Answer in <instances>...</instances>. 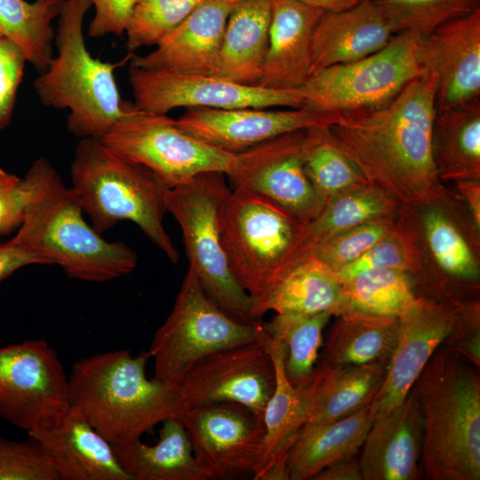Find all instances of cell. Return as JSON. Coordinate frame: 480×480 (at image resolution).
<instances>
[{
  "label": "cell",
  "instance_id": "cb8c5ba5",
  "mask_svg": "<svg viewBox=\"0 0 480 480\" xmlns=\"http://www.w3.org/2000/svg\"><path fill=\"white\" fill-rule=\"evenodd\" d=\"M395 35L390 22L370 0L324 12L312 36L310 76L367 57L385 47Z\"/></svg>",
  "mask_w": 480,
  "mask_h": 480
},
{
  "label": "cell",
  "instance_id": "7c38bea8",
  "mask_svg": "<svg viewBox=\"0 0 480 480\" xmlns=\"http://www.w3.org/2000/svg\"><path fill=\"white\" fill-rule=\"evenodd\" d=\"M70 407L68 375L43 340L0 348V416L29 433Z\"/></svg>",
  "mask_w": 480,
  "mask_h": 480
},
{
  "label": "cell",
  "instance_id": "ffe728a7",
  "mask_svg": "<svg viewBox=\"0 0 480 480\" xmlns=\"http://www.w3.org/2000/svg\"><path fill=\"white\" fill-rule=\"evenodd\" d=\"M28 436L41 444L59 480H132L112 444L71 405Z\"/></svg>",
  "mask_w": 480,
  "mask_h": 480
},
{
  "label": "cell",
  "instance_id": "4dcf8cb0",
  "mask_svg": "<svg viewBox=\"0 0 480 480\" xmlns=\"http://www.w3.org/2000/svg\"><path fill=\"white\" fill-rule=\"evenodd\" d=\"M353 310L335 271L310 256L297 264L280 282L258 311L339 316Z\"/></svg>",
  "mask_w": 480,
  "mask_h": 480
},
{
  "label": "cell",
  "instance_id": "ac0fdd59",
  "mask_svg": "<svg viewBox=\"0 0 480 480\" xmlns=\"http://www.w3.org/2000/svg\"><path fill=\"white\" fill-rule=\"evenodd\" d=\"M418 56L436 77V112L480 98V9L419 37Z\"/></svg>",
  "mask_w": 480,
  "mask_h": 480
},
{
  "label": "cell",
  "instance_id": "816d5d0a",
  "mask_svg": "<svg viewBox=\"0 0 480 480\" xmlns=\"http://www.w3.org/2000/svg\"><path fill=\"white\" fill-rule=\"evenodd\" d=\"M324 12H337L350 8L362 0H294Z\"/></svg>",
  "mask_w": 480,
  "mask_h": 480
},
{
  "label": "cell",
  "instance_id": "60d3db41",
  "mask_svg": "<svg viewBox=\"0 0 480 480\" xmlns=\"http://www.w3.org/2000/svg\"><path fill=\"white\" fill-rule=\"evenodd\" d=\"M202 0H141L136 3L125 33L130 54L156 45L177 28Z\"/></svg>",
  "mask_w": 480,
  "mask_h": 480
},
{
  "label": "cell",
  "instance_id": "9a60e30c",
  "mask_svg": "<svg viewBox=\"0 0 480 480\" xmlns=\"http://www.w3.org/2000/svg\"><path fill=\"white\" fill-rule=\"evenodd\" d=\"M305 130L288 132L236 154L227 174L231 188L261 196L309 222L326 202L317 194L304 170Z\"/></svg>",
  "mask_w": 480,
  "mask_h": 480
},
{
  "label": "cell",
  "instance_id": "5b68a950",
  "mask_svg": "<svg viewBox=\"0 0 480 480\" xmlns=\"http://www.w3.org/2000/svg\"><path fill=\"white\" fill-rule=\"evenodd\" d=\"M220 244L228 268L253 302V316L284 277L307 259L306 222L272 201L231 188L219 211Z\"/></svg>",
  "mask_w": 480,
  "mask_h": 480
},
{
  "label": "cell",
  "instance_id": "4fadbf2b",
  "mask_svg": "<svg viewBox=\"0 0 480 480\" xmlns=\"http://www.w3.org/2000/svg\"><path fill=\"white\" fill-rule=\"evenodd\" d=\"M134 105L140 110L167 114L177 108H287L303 105L300 90H272L246 85L212 74L182 73L130 66Z\"/></svg>",
  "mask_w": 480,
  "mask_h": 480
},
{
  "label": "cell",
  "instance_id": "8fae6325",
  "mask_svg": "<svg viewBox=\"0 0 480 480\" xmlns=\"http://www.w3.org/2000/svg\"><path fill=\"white\" fill-rule=\"evenodd\" d=\"M124 107V114L100 140L150 170L169 188L203 172L227 175L234 168L236 154L188 134L167 114L143 111L125 100Z\"/></svg>",
  "mask_w": 480,
  "mask_h": 480
},
{
  "label": "cell",
  "instance_id": "f1b7e54d",
  "mask_svg": "<svg viewBox=\"0 0 480 480\" xmlns=\"http://www.w3.org/2000/svg\"><path fill=\"white\" fill-rule=\"evenodd\" d=\"M399 335V318L350 310L336 316L316 364L389 365Z\"/></svg>",
  "mask_w": 480,
  "mask_h": 480
},
{
  "label": "cell",
  "instance_id": "5bb4252c",
  "mask_svg": "<svg viewBox=\"0 0 480 480\" xmlns=\"http://www.w3.org/2000/svg\"><path fill=\"white\" fill-rule=\"evenodd\" d=\"M275 384L272 358L257 338L204 356L186 373L177 390L182 411L232 402L263 414Z\"/></svg>",
  "mask_w": 480,
  "mask_h": 480
},
{
  "label": "cell",
  "instance_id": "ee69618b",
  "mask_svg": "<svg viewBox=\"0 0 480 480\" xmlns=\"http://www.w3.org/2000/svg\"><path fill=\"white\" fill-rule=\"evenodd\" d=\"M26 62L22 51L0 35V129L5 128L12 119Z\"/></svg>",
  "mask_w": 480,
  "mask_h": 480
},
{
  "label": "cell",
  "instance_id": "277c9868",
  "mask_svg": "<svg viewBox=\"0 0 480 480\" xmlns=\"http://www.w3.org/2000/svg\"><path fill=\"white\" fill-rule=\"evenodd\" d=\"M149 358L127 349L99 353L76 362L68 376L70 405L114 448L182 412L177 387L148 378Z\"/></svg>",
  "mask_w": 480,
  "mask_h": 480
},
{
  "label": "cell",
  "instance_id": "f5cc1de1",
  "mask_svg": "<svg viewBox=\"0 0 480 480\" xmlns=\"http://www.w3.org/2000/svg\"><path fill=\"white\" fill-rule=\"evenodd\" d=\"M139 1H141V0H136V3L139 2Z\"/></svg>",
  "mask_w": 480,
  "mask_h": 480
},
{
  "label": "cell",
  "instance_id": "836d02e7",
  "mask_svg": "<svg viewBox=\"0 0 480 480\" xmlns=\"http://www.w3.org/2000/svg\"><path fill=\"white\" fill-rule=\"evenodd\" d=\"M63 0H0V35L14 43L28 62L44 72L53 57L57 19Z\"/></svg>",
  "mask_w": 480,
  "mask_h": 480
},
{
  "label": "cell",
  "instance_id": "f6af8a7d",
  "mask_svg": "<svg viewBox=\"0 0 480 480\" xmlns=\"http://www.w3.org/2000/svg\"><path fill=\"white\" fill-rule=\"evenodd\" d=\"M479 323L478 301L466 300L455 328L444 342L478 369L480 366Z\"/></svg>",
  "mask_w": 480,
  "mask_h": 480
},
{
  "label": "cell",
  "instance_id": "44dd1931",
  "mask_svg": "<svg viewBox=\"0 0 480 480\" xmlns=\"http://www.w3.org/2000/svg\"><path fill=\"white\" fill-rule=\"evenodd\" d=\"M423 419L412 389L398 405L377 413L358 457L363 480H418Z\"/></svg>",
  "mask_w": 480,
  "mask_h": 480
},
{
  "label": "cell",
  "instance_id": "30bf717a",
  "mask_svg": "<svg viewBox=\"0 0 480 480\" xmlns=\"http://www.w3.org/2000/svg\"><path fill=\"white\" fill-rule=\"evenodd\" d=\"M419 37L398 33L381 50L361 60L326 68L300 89L302 107L323 116L381 107L425 72Z\"/></svg>",
  "mask_w": 480,
  "mask_h": 480
},
{
  "label": "cell",
  "instance_id": "6da1fadb",
  "mask_svg": "<svg viewBox=\"0 0 480 480\" xmlns=\"http://www.w3.org/2000/svg\"><path fill=\"white\" fill-rule=\"evenodd\" d=\"M436 77L427 71L388 103L334 115L329 131L366 180L408 206L451 207L433 157Z\"/></svg>",
  "mask_w": 480,
  "mask_h": 480
},
{
  "label": "cell",
  "instance_id": "1f68e13d",
  "mask_svg": "<svg viewBox=\"0 0 480 480\" xmlns=\"http://www.w3.org/2000/svg\"><path fill=\"white\" fill-rule=\"evenodd\" d=\"M432 145L440 180H480V98L436 112Z\"/></svg>",
  "mask_w": 480,
  "mask_h": 480
},
{
  "label": "cell",
  "instance_id": "f546056e",
  "mask_svg": "<svg viewBox=\"0 0 480 480\" xmlns=\"http://www.w3.org/2000/svg\"><path fill=\"white\" fill-rule=\"evenodd\" d=\"M114 450L132 480L214 479L196 459L187 430L178 417L162 422L155 444H146L140 439Z\"/></svg>",
  "mask_w": 480,
  "mask_h": 480
},
{
  "label": "cell",
  "instance_id": "7a4b0ae2",
  "mask_svg": "<svg viewBox=\"0 0 480 480\" xmlns=\"http://www.w3.org/2000/svg\"><path fill=\"white\" fill-rule=\"evenodd\" d=\"M21 190L22 221L11 238L16 244L82 281L108 282L134 270L137 253L123 242L107 241L85 221L76 193L46 158L32 164Z\"/></svg>",
  "mask_w": 480,
  "mask_h": 480
},
{
  "label": "cell",
  "instance_id": "681fc988",
  "mask_svg": "<svg viewBox=\"0 0 480 480\" xmlns=\"http://www.w3.org/2000/svg\"><path fill=\"white\" fill-rule=\"evenodd\" d=\"M313 480H363L359 459L356 455L335 462L318 472Z\"/></svg>",
  "mask_w": 480,
  "mask_h": 480
},
{
  "label": "cell",
  "instance_id": "52a82bcc",
  "mask_svg": "<svg viewBox=\"0 0 480 480\" xmlns=\"http://www.w3.org/2000/svg\"><path fill=\"white\" fill-rule=\"evenodd\" d=\"M88 0H63L57 17V54L34 80L44 107L68 109L67 128L81 138L100 140L124 114L114 70L118 64L93 58L84 36Z\"/></svg>",
  "mask_w": 480,
  "mask_h": 480
},
{
  "label": "cell",
  "instance_id": "83f0119b",
  "mask_svg": "<svg viewBox=\"0 0 480 480\" xmlns=\"http://www.w3.org/2000/svg\"><path fill=\"white\" fill-rule=\"evenodd\" d=\"M271 0H241L232 10L212 75L246 85H257L266 59Z\"/></svg>",
  "mask_w": 480,
  "mask_h": 480
},
{
  "label": "cell",
  "instance_id": "8d00e7d4",
  "mask_svg": "<svg viewBox=\"0 0 480 480\" xmlns=\"http://www.w3.org/2000/svg\"><path fill=\"white\" fill-rule=\"evenodd\" d=\"M303 162L307 177L325 202L369 183L354 162L337 146L329 126L305 129Z\"/></svg>",
  "mask_w": 480,
  "mask_h": 480
},
{
  "label": "cell",
  "instance_id": "7dc6e473",
  "mask_svg": "<svg viewBox=\"0 0 480 480\" xmlns=\"http://www.w3.org/2000/svg\"><path fill=\"white\" fill-rule=\"evenodd\" d=\"M22 217L21 178L0 168V236L17 230Z\"/></svg>",
  "mask_w": 480,
  "mask_h": 480
},
{
  "label": "cell",
  "instance_id": "484cf974",
  "mask_svg": "<svg viewBox=\"0 0 480 480\" xmlns=\"http://www.w3.org/2000/svg\"><path fill=\"white\" fill-rule=\"evenodd\" d=\"M376 416L372 403L336 420L306 422L286 460L288 480H308L326 467L356 456Z\"/></svg>",
  "mask_w": 480,
  "mask_h": 480
},
{
  "label": "cell",
  "instance_id": "f907efd6",
  "mask_svg": "<svg viewBox=\"0 0 480 480\" xmlns=\"http://www.w3.org/2000/svg\"><path fill=\"white\" fill-rule=\"evenodd\" d=\"M461 197L469 207L476 233L480 228V180H464L455 181Z\"/></svg>",
  "mask_w": 480,
  "mask_h": 480
},
{
  "label": "cell",
  "instance_id": "bcb514c9",
  "mask_svg": "<svg viewBox=\"0 0 480 480\" xmlns=\"http://www.w3.org/2000/svg\"><path fill=\"white\" fill-rule=\"evenodd\" d=\"M94 14L89 24L92 37L121 36L125 32L136 0H88Z\"/></svg>",
  "mask_w": 480,
  "mask_h": 480
},
{
  "label": "cell",
  "instance_id": "4316f807",
  "mask_svg": "<svg viewBox=\"0 0 480 480\" xmlns=\"http://www.w3.org/2000/svg\"><path fill=\"white\" fill-rule=\"evenodd\" d=\"M388 365L316 364L302 394L307 422L339 420L370 404L380 390Z\"/></svg>",
  "mask_w": 480,
  "mask_h": 480
},
{
  "label": "cell",
  "instance_id": "b9f144b4",
  "mask_svg": "<svg viewBox=\"0 0 480 480\" xmlns=\"http://www.w3.org/2000/svg\"><path fill=\"white\" fill-rule=\"evenodd\" d=\"M396 220L372 221L343 230L318 244L312 256L337 271L359 258L385 236Z\"/></svg>",
  "mask_w": 480,
  "mask_h": 480
},
{
  "label": "cell",
  "instance_id": "d4e9b609",
  "mask_svg": "<svg viewBox=\"0 0 480 480\" xmlns=\"http://www.w3.org/2000/svg\"><path fill=\"white\" fill-rule=\"evenodd\" d=\"M257 338L269 353L276 373V384L264 412L265 433L253 472L255 480H288L285 465L288 452L307 415L301 391L293 387L284 372V348L262 328Z\"/></svg>",
  "mask_w": 480,
  "mask_h": 480
},
{
  "label": "cell",
  "instance_id": "8992f818",
  "mask_svg": "<svg viewBox=\"0 0 480 480\" xmlns=\"http://www.w3.org/2000/svg\"><path fill=\"white\" fill-rule=\"evenodd\" d=\"M70 172L71 188L99 234L120 221H132L171 262L179 261V252L164 227L170 188L154 172L94 138L80 139Z\"/></svg>",
  "mask_w": 480,
  "mask_h": 480
},
{
  "label": "cell",
  "instance_id": "f35d334b",
  "mask_svg": "<svg viewBox=\"0 0 480 480\" xmlns=\"http://www.w3.org/2000/svg\"><path fill=\"white\" fill-rule=\"evenodd\" d=\"M396 34L424 37L440 25L480 9V0H370Z\"/></svg>",
  "mask_w": 480,
  "mask_h": 480
},
{
  "label": "cell",
  "instance_id": "9c48e42d",
  "mask_svg": "<svg viewBox=\"0 0 480 480\" xmlns=\"http://www.w3.org/2000/svg\"><path fill=\"white\" fill-rule=\"evenodd\" d=\"M260 322H240L222 311L188 267L173 308L156 332L148 352L154 361L153 379L177 387L204 356L256 340Z\"/></svg>",
  "mask_w": 480,
  "mask_h": 480
},
{
  "label": "cell",
  "instance_id": "d590c367",
  "mask_svg": "<svg viewBox=\"0 0 480 480\" xmlns=\"http://www.w3.org/2000/svg\"><path fill=\"white\" fill-rule=\"evenodd\" d=\"M423 207L422 231L427 247L424 251L448 283L478 290L479 266L467 240L443 208Z\"/></svg>",
  "mask_w": 480,
  "mask_h": 480
},
{
  "label": "cell",
  "instance_id": "74e56055",
  "mask_svg": "<svg viewBox=\"0 0 480 480\" xmlns=\"http://www.w3.org/2000/svg\"><path fill=\"white\" fill-rule=\"evenodd\" d=\"M353 310L399 318L418 300L410 275L394 268L361 271L342 282Z\"/></svg>",
  "mask_w": 480,
  "mask_h": 480
},
{
  "label": "cell",
  "instance_id": "7402d4cb",
  "mask_svg": "<svg viewBox=\"0 0 480 480\" xmlns=\"http://www.w3.org/2000/svg\"><path fill=\"white\" fill-rule=\"evenodd\" d=\"M241 0H202L188 17L147 55L131 56L141 68L213 73L229 15Z\"/></svg>",
  "mask_w": 480,
  "mask_h": 480
},
{
  "label": "cell",
  "instance_id": "3957f363",
  "mask_svg": "<svg viewBox=\"0 0 480 480\" xmlns=\"http://www.w3.org/2000/svg\"><path fill=\"white\" fill-rule=\"evenodd\" d=\"M412 389L423 419L422 476L428 480H479V369L442 344Z\"/></svg>",
  "mask_w": 480,
  "mask_h": 480
},
{
  "label": "cell",
  "instance_id": "d6a6232c",
  "mask_svg": "<svg viewBox=\"0 0 480 480\" xmlns=\"http://www.w3.org/2000/svg\"><path fill=\"white\" fill-rule=\"evenodd\" d=\"M400 206L395 197L370 183L332 197L319 215L306 226V257L312 256L318 244L343 230L367 222L396 220Z\"/></svg>",
  "mask_w": 480,
  "mask_h": 480
},
{
  "label": "cell",
  "instance_id": "ba28073f",
  "mask_svg": "<svg viewBox=\"0 0 480 480\" xmlns=\"http://www.w3.org/2000/svg\"><path fill=\"white\" fill-rule=\"evenodd\" d=\"M231 188L226 174L207 172L170 188L165 205L178 222L189 267L208 297L226 314L244 323H256L253 302L231 274L219 231V211Z\"/></svg>",
  "mask_w": 480,
  "mask_h": 480
},
{
  "label": "cell",
  "instance_id": "e0dca14e",
  "mask_svg": "<svg viewBox=\"0 0 480 480\" xmlns=\"http://www.w3.org/2000/svg\"><path fill=\"white\" fill-rule=\"evenodd\" d=\"M464 301L419 297L399 317V335L384 381L372 402L377 413L402 403L436 348L455 328Z\"/></svg>",
  "mask_w": 480,
  "mask_h": 480
},
{
  "label": "cell",
  "instance_id": "d6986e66",
  "mask_svg": "<svg viewBox=\"0 0 480 480\" xmlns=\"http://www.w3.org/2000/svg\"><path fill=\"white\" fill-rule=\"evenodd\" d=\"M176 121L188 134L217 148L236 154L269 139L313 126H330L333 117L301 107L269 108H191Z\"/></svg>",
  "mask_w": 480,
  "mask_h": 480
},
{
  "label": "cell",
  "instance_id": "603a6c76",
  "mask_svg": "<svg viewBox=\"0 0 480 480\" xmlns=\"http://www.w3.org/2000/svg\"><path fill=\"white\" fill-rule=\"evenodd\" d=\"M324 11L294 0H271L268 48L257 85L300 90L310 76L314 29Z\"/></svg>",
  "mask_w": 480,
  "mask_h": 480
},
{
  "label": "cell",
  "instance_id": "2e32d148",
  "mask_svg": "<svg viewBox=\"0 0 480 480\" xmlns=\"http://www.w3.org/2000/svg\"><path fill=\"white\" fill-rule=\"evenodd\" d=\"M194 453L214 479L252 474L265 433L263 414L232 402L206 404L182 411Z\"/></svg>",
  "mask_w": 480,
  "mask_h": 480
},
{
  "label": "cell",
  "instance_id": "ab89813d",
  "mask_svg": "<svg viewBox=\"0 0 480 480\" xmlns=\"http://www.w3.org/2000/svg\"><path fill=\"white\" fill-rule=\"evenodd\" d=\"M421 266L419 233L404 218L396 220L392 229L368 251L351 263L335 271L339 279L346 281L357 273L375 268H394L418 274Z\"/></svg>",
  "mask_w": 480,
  "mask_h": 480
},
{
  "label": "cell",
  "instance_id": "7bdbcfd3",
  "mask_svg": "<svg viewBox=\"0 0 480 480\" xmlns=\"http://www.w3.org/2000/svg\"><path fill=\"white\" fill-rule=\"evenodd\" d=\"M0 480H59L41 444L0 437Z\"/></svg>",
  "mask_w": 480,
  "mask_h": 480
},
{
  "label": "cell",
  "instance_id": "e575fe53",
  "mask_svg": "<svg viewBox=\"0 0 480 480\" xmlns=\"http://www.w3.org/2000/svg\"><path fill=\"white\" fill-rule=\"evenodd\" d=\"M328 312L316 314L276 313L263 330L284 348V366L287 379L298 389L309 382L331 317Z\"/></svg>",
  "mask_w": 480,
  "mask_h": 480
},
{
  "label": "cell",
  "instance_id": "c3c4849f",
  "mask_svg": "<svg viewBox=\"0 0 480 480\" xmlns=\"http://www.w3.org/2000/svg\"><path fill=\"white\" fill-rule=\"evenodd\" d=\"M35 264L46 265L41 257L21 248L12 239L0 242V282L20 268Z\"/></svg>",
  "mask_w": 480,
  "mask_h": 480
}]
</instances>
